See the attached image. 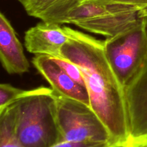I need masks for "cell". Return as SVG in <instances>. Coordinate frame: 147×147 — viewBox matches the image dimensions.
<instances>
[{"label": "cell", "instance_id": "cell-17", "mask_svg": "<svg viewBox=\"0 0 147 147\" xmlns=\"http://www.w3.org/2000/svg\"><path fill=\"white\" fill-rule=\"evenodd\" d=\"M123 147H147V139L139 141H129Z\"/></svg>", "mask_w": 147, "mask_h": 147}, {"label": "cell", "instance_id": "cell-18", "mask_svg": "<svg viewBox=\"0 0 147 147\" xmlns=\"http://www.w3.org/2000/svg\"><path fill=\"white\" fill-rule=\"evenodd\" d=\"M139 14H142V15L143 16H146V17H147V7L141 9L140 11H139Z\"/></svg>", "mask_w": 147, "mask_h": 147}, {"label": "cell", "instance_id": "cell-1", "mask_svg": "<svg viewBox=\"0 0 147 147\" xmlns=\"http://www.w3.org/2000/svg\"><path fill=\"white\" fill-rule=\"evenodd\" d=\"M65 28L70 39L62 49V57L80 67L90 106L106 126L112 142L123 147L129 139L125 88L108 59L104 40Z\"/></svg>", "mask_w": 147, "mask_h": 147}, {"label": "cell", "instance_id": "cell-11", "mask_svg": "<svg viewBox=\"0 0 147 147\" xmlns=\"http://www.w3.org/2000/svg\"><path fill=\"white\" fill-rule=\"evenodd\" d=\"M127 5L109 4L95 1H82L67 15L65 24L77 25L79 23L98 18L107 14L119 11Z\"/></svg>", "mask_w": 147, "mask_h": 147}, {"label": "cell", "instance_id": "cell-9", "mask_svg": "<svg viewBox=\"0 0 147 147\" xmlns=\"http://www.w3.org/2000/svg\"><path fill=\"white\" fill-rule=\"evenodd\" d=\"M140 10L137 7L126 6L119 11L79 23L76 26L88 32L110 38L132 27L139 19Z\"/></svg>", "mask_w": 147, "mask_h": 147}, {"label": "cell", "instance_id": "cell-12", "mask_svg": "<svg viewBox=\"0 0 147 147\" xmlns=\"http://www.w3.org/2000/svg\"><path fill=\"white\" fill-rule=\"evenodd\" d=\"M17 101L0 111V147H24L17 131Z\"/></svg>", "mask_w": 147, "mask_h": 147}, {"label": "cell", "instance_id": "cell-16", "mask_svg": "<svg viewBox=\"0 0 147 147\" xmlns=\"http://www.w3.org/2000/svg\"><path fill=\"white\" fill-rule=\"evenodd\" d=\"M84 1H95L109 4H122L132 6L142 9L147 7V0H82Z\"/></svg>", "mask_w": 147, "mask_h": 147}, {"label": "cell", "instance_id": "cell-7", "mask_svg": "<svg viewBox=\"0 0 147 147\" xmlns=\"http://www.w3.org/2000/svg\"><path fill=\"white\" fill-rule=\"evenodd\" d=\"M32 63L50 83L55 93L90 106L87 89L74 81L51 57L42 55H36L32 58Z\"/></svg>", "mask_w": 147, "mask_h": 147}, {"label": "cell", "instance_id": "cell-2", "mask_svg": "<svg viewBox=\"0 0 147 147\" xmlns=\"http://www.w3.org/2000/svg\"><path fill=\"white\" fill-rule=\"evenodd\" d=\"M17 131L24 147H52L60 142L51 88L39 87L17 101Z\"/></svg>", "mask_w": 147, "mask_h": 147}, {"label": "cell", "instance_id": "cell-13", "mask_svg": "<svg viewBox=\"0 0 147 147\" xmlns=\"http://www.w3.org/2000/svg\"><path fill=\"white\" fill-rule=\"evenodd\" d=\"M31 90H22L8 83L0 85V111L28 95Z\"/></svg>", "mask_w": 147, "mask_h": 147}, {"label": "cell", "instance_id": "cell-14", "mask_svg": "<svg viewBox=\"0 0 147 147\" xmlns=\"http://www.w3.org/2000/svg\"><path fill=\"white\" fill-rule=\"evenodd\" d=\"M52 58L74 81L86 88V81L83 73L80 67L76 63L65 58H56V57H52Z\"/></svg>", "mask_w": 147, "mask_h": 147}, {"label": "cell", "instance_id": "cell-6", "mask_svg": "<svg viewBox=\"0 0 147 147\" xmlns=\"http://www.w3.org/2000/svg\"><path fill=\"white\" fill-rule=\"evenodd\" d=\"M70 39L65 26L42 22L25 32L24 45L29 53L63 58L62 49Z\"/></svg>", "mask_w": 147, "mask_h": 147}, {"label": "cell", "instance_id": "cell-4", "mask_svg": "<svg viewBox=\"0 0 147 147\" xmlns=\"http://www.w3.org/2000/svg\"><path fill=\"white\" fill-rule=\"evenodd\" d=\"M108 59L126 86L147 63V17L139 14L132 27L104 40Z\"/></svg>", "mask_w": 147, "mask_h": 147}, {"label": "cell", "instance_id": "cell-8", "mask_svg": "<svg viewBox=\"0 0 147 147\" xmlns=\"http://www.w3.org/2000/svg\"><path fill=\"white\" fill-rule=\"evenodd\" d=\"M0 60L10 75H22L30 70L22 45L9 20L2 12L0 14Z\"/></svg>", "mask_w": 147, "mask_h": 147}, {"label": "cell", "instance_id": "cell-10", "mask_svg": "<svg viewBox=\"0 0 147 147\" xmlns=\"http://www.w3.org/2000/svg\"><path fill=\"white\" fill-rule=\"evenodd\" d=\"M30 17L42 22L65 24L67 15L82 0H17Z\"/></svg>", "mask_w": 147, "mask_h": 147}, {"label": "cell", "instance_id": "cell-5", "mask_svg": "<svg viewBox=\"0 0 147 147\" xmlns=\"http://www.w3.org/2000/svg\"><path fill=\"white\" fill-rule=\"evenodd\" d=\"M124 88L129 141L147 139V63Z\"/></svg>", "mask_w": 147, "mask_h": 147}, {"label": "cell", "instance_id": "cell-3", "mask_svg": "<svg viewBox=\"0 0 147 147\" xmlns=\"http://www.w3.org/2000/svg\"><path fill=\"white\" fill-rule=\"evenodd\" d=\"M55 97L59 143L113 142L107 128L91 106L56 93Z\"/></svg>", "mask_w": 147, "mask_h": 147}, {"label": "cell", "instance_id": "cell-15", "mask_svg": "<svg viewBox=\"0 0 147 147\" xmlns=\"http://www.w3.org/2000/svg\"><path fill=\"white\" fill-rule=\"evenodd\" d=\"M52 147H120L113 142H60Z\"/></svg>", "mask_w": 147, "mask_h": 147}]
</instances>
